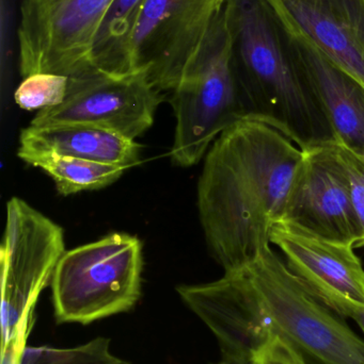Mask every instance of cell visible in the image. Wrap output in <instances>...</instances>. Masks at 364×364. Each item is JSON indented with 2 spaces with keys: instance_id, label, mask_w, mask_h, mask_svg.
<instances>
[{
  "instance_id": "cell-1",
  "label": "cell",
  "mask_w": 364,
  "mask_h": 364,
  "mask_svg": "<svg viewBox=\"0 0 364 364\" xmlns=\"http://www.w3.org/2000/svg\"><path fill=\"white\" fill-rule=\"evenodd\" d=\"M303 151L279 130L241 119L214 141L198 182V211L214 260L239 271L271 247Z\"/></svg>"
},
{
  "instance_id": "cell-2",
  "label": "cell",
  "mask_w": 364,
  "mask_h": 364,
  "mask_svg": "<svg viewBox=\"0 0 364 364\" xmlns=\"http://www.w3.org/2000/svg\"><path fill=\"white\" fill-rule=\"evenodd\" d=\"M227 25L243 119L271 126L299 149L336 142L292 38L267 0H229Z\"/></svg>"
},
{
  "instance_id": "cell-3",
  "label": "cell",
  "mask_w": 364,
  "mask_h": 364,
  "mask_svg": "<svg viewBox=\"0 0 364 364\" xmlns=\"http://www.w3.org/2000/svg\"><path fill=\"white\" fill-rule=\"evenodd\" d=\"M64 252L59 225L23 199L13 197L6 203L0 246L1 364L14 363L26 346L36 301Z\"/></svg>"
},
{
  "instance_id": "cell-4",
  "label": "cell",
  "mask_w": 364,
  "mask_h": 364,
  "mask_svg": "<svg viewBox=\"0 0 364 364\" xmlns=\"http://www.w3.org/2000/svg\"><path fill=\"white\" fill-rule=\"evenodd\" d=\"M142 267V244L128 233L66 250L51 282L58 322L88 325L130 311L140 299Z\"/></svg>"
},
{
  "instance_id": "cell-5",
  "label": "cell",
  "mask_w": 364,
  "mask_h": 364,
  "mask_svg": "<svg viewBox=\"0 0 364 364\" xmlns=\"http://www.w3.org/2000/svg\"><path fill=\"white\" fill-rule=\"evenodd\" d=\"M274 333L316 364H364V341L271 247L244 267Z\"/></svg>"
},
{
  "instance_id": "cell-6",
  "label": "cell",
  "mask_w": 364,
  "mask_h": 364,
  "mask_svg": "<svg viewBox=\"0 0 364 364\" xmlns=\"http://www.w3.org/2000/svg\"><path fill=\"white\" fill-rule=\"evenodd\" d=\"M170 102L177 119L171 159L182 168L199 164L219 134L243 119L226 11Z\"/></svg>"
},
{
  "instance_id": "cell-7",
  "label": "cell",
  "mask_w": 364,
  "mask_h": 364,
  "mask_svg": "<svg viewBox=\"0 0 364 364\" xmlns=\"http://www.w3.org/2000/svg\"><path fill=\"white\" fill-rule=\"evenodd\" d=\"M229 0H145L130 44L134 73L172 92L224 16Z\"/></svg>"
},
{
  "instance_id": "cell-8",
  "label": "cell",
  "mask_w": 364,
  "mask_h": 364,
  "mask_svg": "<svg viewBox=\"0 0 364 364\" xmlns=\"http://www.w3.org/2000/svg\"><path fill=\"white\" fill-rule=\"evenodd\" d=\"M115 0H21L19 61L21 77L48 73L74 78L95 72L92 51Z\"/></svg>"
},
{
  "instance_id": "cell-9",
  "label": "cell",
  "mask_w": 364,
  "mask_h": 364,
  "mask_svg": "<svg viewBox=\"0 0 364 364\" xmlns=\"http://www.w3.org/2000/svg\"><path fill=\"white\" fill-rule=\"evenodd\" d=\"M162 100L145 73L111 76L93 72L68 78L63 102L38 111L30 125L83 124L136 140L153 125Z\"/></svg>"
},
{
  "instance_id": "cell-10",
  "label": "cell",
  "mask_w": 364,
  "mask_h": 364,
  "mask_svg": "<svg viewBox=\"0 0 364 364\" xmlns=\"http://www.w3.org/2000/svg\"><path fill=\"white\" fill-rule=\"evenodd\" d=\"M303 151L281 222L356 248L363 233L350 178L335 142Z\"/></svg>"
},
{
  "instance_id": "cell-11",
  "label": "cell",
  "mask_w": 364,
  "mask_h": 364,
  "mask_svg": "<svg viewBox=\"0 0 364 364\" xmlns=\"http://www.w3.org/2000/svg\"><path fill=\"white\" fill-rule=\"evenodd\" d=\"M177 293L214 333L222 358L254 360L275 335L244 269L226 272L213 282L180 286Z\"/></svg>"
},
{
  "instance_id": "cell-12",
  "label": "cell",
  "mask_w": 364,
  "mask_h": 364,
  "mask_svg": "<svg viewBox=\"0 0 364 364\" xmlns=\"http://www.w3.org/2000/svg\"><path fill=\"white\" fill-rule=\"evenodd\" d=\"M271 244L325 305L343 299L364 305V269L355 246L324 239L286 222L274 225Z\"/></svg>"
},
{
  "instance_id": "cell-13",
  "label": "cell",
  "mask_w": 364,
  "mask_h": 364,
  "mask_svg": "<svg viewBox=\"0 0 364 364\" xmlns=\"http://www.w3.org/2000/svg\"><path fill=\"white\" fill-rule=\"evenodd\" d=\"M286 29L364 85V0H267Z\"/></svg>"
},
{
  "instance_id": "cell-14",
  "label": "cell",
  "mask_w": 364,
  "mask_h": 364,
  "mask_svg": "<svg viewBox=\"0 0 364 364\" xmlns=\"http://www.w3.org/2000/svg\"><path fill=\"white\" fill-rule=\"evenodd\" d=\"M290 36L299 65L331 124L336 143L364 157V85L311 43Z\"/></svg>"
},
{
  "instance_id": "cell-15",
  "label": "cell",
  "mask_w": 364,
  "mask_h": 364,
  "mask_svg": "<svg viewBox=\"0 0 364 364\" xmlns=\"http://www.w3.org/2000/svg\"><path fill=\"white\" fill-rule=\"evenodd\" d=\"M140 147L135 140L93 126L30 125L21 132L17 156L56 154L130 168L140 161Z\"/></svg>"
},
{
  "instance_id": "cell-16",
  "label": "cell",
  "mask_w": 364,
  "mask_h": 364,
  "mask_svg": "<svg viewBox=\"0 0 364 364\" xmlns=\"http://www.w3.org/2000/svg\"><path fill=\"white\" fill-rule=\"evenodd\" d=\"M145 0H115L103 19L94 41V70L111 76L135 74L130 44Z\"/></svg>"
},
{
  "instance_id": "cell-17",
  "label": "cell",
  "mask_w": 364,
  "mask_h": 364,
  "mask_svg": "<svg viewBox=\"0 0 364 364\" xmlns=\"http://www.w3.org/2000/svg\"><path fill=\"white\" fill-rule=\"evenodd\" d=\"M26 164L44 171L63 196L83 191L106 188L117 181L128 168L56 154L21 156Z\"/></svg>"
},
{
  "instance_id": "cell-18",
  "label": "cell",
  "mask_w": 364,
  "mask_h": 364,
  "mask_svg": "<svg viewBox=\"0 0 364 364\" xmlns=\"http://www.w3.org/2000/svg\"><path fill=\"white\" fill-rule=\"evenodd\" d=\"M12 364H128L111 353L110 340L98 337L75 348L26 344Z\"/></svg>"
},
{
  "instance_id": "cell-19",
  "label": "cell",
  "mask_w": 364,
  "mask_h": 364,
  "mask_svg": "<svg viewBox=\"0 0 364 364\" xmlns=\"http://www.w3.org/2000/svg\"><path fill=\"white\" fill-rule=\"evenodd\" d=\"M68 77L40 73L23 78L14 100L24 110H44L62 104L68 92Z\"/></svg>"
},
{
  "instance_id": "cell-20",
  "label": "cell",
  "mask_w": 364,
  "mask_h": 364,
  "mask_svg": "<svg viewBox=\"0 0 364 364\" xmlns=\"http://www.w3.org/2000/svg\"><path fill=\"white\" fill-rule=\"evenodd\" d=\"M335 144L350 178L353 203L356 209L361 233H363L361 241L359 242L356 248L364 247V157L338 143L335 142Z\"/></svg>"
},
{
  "instance_id": "cell-21",
  "label": "cell",
  "mask_w": 364,
  "mask_h": 364,
  "mask_svg": "<svg viewBox=\"0 0 364 364\" xmlns=\"http://www.w3.org/2000/svg\"><path fill=\"white\" fill-rule=\"evenodd\" d=\"M256 364H311L310 361L279 336L273 335L254 357Z\"/></svg>"
},
{
  "instance_id": "cell-22",
  "label": "cell",
  "mask_w": 364,
  "mask_h": 364,
  "mask_svg": "<svg viewBox=\"0 0 364 364\" xmlns=\"http://www.w3.org/2000/svg\"><path fill=\"white\" fill-rule=\"evenodd\" d=\"M329 308L339 316H346L354 321L364 333V305L363 304L344 299V301H338L331 304Z\"/></svg>"
},
{
  "instance_id": "cell-23",
  "label": "cell",
  "mask_w": 364,
  "mask_h": 364,
  "mask_svg": "<svg viewBox=\"0 0 364 364\" xmlns=\"http://www.w3.org/2000/svg\"><path fill=\"white\" fill-rule=\"evenodd\" d=\"M215 364H256V361H239L232 360V359L222 358L219 363Z\"/></svg>"
}]
</instances>
